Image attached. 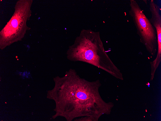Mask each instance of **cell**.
<instances>
[{"mask_svg":"<svg viewBox=\"0 0 161 121\" xmlns=\"http://www.w3.org/2000/svg\"><path fill=\"white\" fill-rule=\"evenodd\" d=\"M67 58L73 61L88 63L114 74L115 66L105 50L99 32L84 30L76 38L67 52Z\"/></svg>","mask_w":161,"mask_h":121,"instance_id":"2","label":"cell"},{"mask_svg":"<svg viewBox=\"0 0 161 121\" xmlns=\"http://www.w3.org/2000/svg\"><path fill=\"white\" fill-rule=\"evenodd\" d=\"M55 85L50 97L56 103L54 116L67 121L87 116L97 121L105 113V105L99 93L101 85L99 80L90 82L81 78L75 70L70 69L64 76L54 79Z\"/></svg>","mask_w":161,"mask_h":121,"instance_id":"1","label":"cell"},{"mask_svg":"<svg viewBox=\"0 0 161 121\" xmlns=\"http://www.w3.org/2000/svg\"><path fill=\"white\" fill-rule=\"evenodd\" d=\"M129 15L137 30L140 41L148 52L154 56L157 50L156 30L135 0H130Z\"/></svg>","mask_w":161,"mask_h":121,"instance_id":"3","label":"cell"},{"mask_svg":"<svg viewBox=\"0 0 161 121\" xmlns=\"http://www.w3.org/2000/svg\"><path fill=\"white\" fill-rule=\"evenodd\" d=\"M11 24L13 27H16L18 25V22L17 20L15 19H13L12 21Z\"/></svg>","mask_w":161,"mask_h":121,"instance_id":"4","label":"cell"},{"mask_svg":"<svg viewBox=\"0 0 161 121\" xmlns=\"http://www.w3.org/2000/svg\"><path fill=\"white\" fill-rule=\"evenodd\" d=\"M148 87H149V85H150V84L149 83H148Z\"/></svg>","mask_w":161,"mask_h":121,"instance_id":"5","label":"cell"}]
</instances>
